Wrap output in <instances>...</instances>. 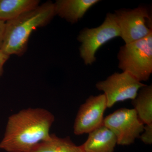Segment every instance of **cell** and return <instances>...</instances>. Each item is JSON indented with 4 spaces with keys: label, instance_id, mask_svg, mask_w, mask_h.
<instances>
[{
    "label": "cell",
    "instance_id": "2e32d148",
    "mask_svg": "<svg viewBox=\"0 0 152 152\" xmlns=\"http://www.w3.org/2000/svg\"><path fill=\"white\" fill-rule=\"evenodd\" d=\"M5 22L0 20V49L2 44L4 33Z\"/></svg>",
    "mask_w": 152,
    "mask_h": 152
},
{
    "label": "cell",
    "instance_id": "8fae6325",
    "mask_svg": "<svg viewBox=\"0 0 152 152\" xmlns=\"http://www.w3.org/2000/svg\"><path fill=\"white\" fill-rule=\"evenodd\" d=\"M28 152H84L81 145L77 146L69 137L61 138L50 134L48 139L41 142Z\"/></svg>",
    "mask_w": 152,
    "mask_h": 152
},
{
    "label": "cell",
    "instance_id": "7c38bea8",
    "mask_svg": "<svg viewBox=\"0 0 152 152\" xmlns=\"http://www.w3.org/2000/svg\"><path fill=\"white\" fill-rule=\"evenodd\" d=\"M38 0H0V20L7 22L39 5Z\"/></svg>",
    "mask_w": 152,
    "mask_h": 152
},
{
    "label": "cell",
    "instance_id": "3957f363",
    "mask_svg": "<svg viewBox=\"0 0 152 152\" xmlns=\"http://www.w3.org/2000/svg\"><path fill=\"white\" fill-rule=\"evenodd\" d=\"M118 67L139 81H147L152 73V33L146 37L125 44L118 55Z\"/></svg>",
    "mask_w": 152,
    "mask_h": 152
},
{
    "label": "cell",
    "instance_id": "6da1fadb",
    "mask_svg": "<svg viewBox=\"0 0 152 152\" xmlns=\"http://www.w3.org/2000/svg\"><path fill=\"white\" fill-rule=\"evenodd\" d=\"M55 121L53 114L45 109L28 108L9 117L0 149L8 152H28L48 139Z\"/></svg>",
    "mask_w": 152,
    "mask_h": 152
},
{
    "label": "cell",
    "instance_id": "4fadbf2b",
    "mask_svg": "<svg viewBox=\"0 0 152 152\" xmlns=\"http://www.w3.org/2000/svg\"><path fill=\"white\" fill-rule=\"evenodd\" d=\"M138 116L144 125L152 124V86L142 87L132 100Z\"/></svg>",
    "mask_w": 152,
    "mask_h": 152
},
{
    "label": "cell",
    "instance_id": "9c48e42d",
    "mask_svg": "<svg viewBox=\"0 0 152 152\" xmlns=\"http://www.w3.org/2000/svg\"><path fill=\"white\" fill-rule=\"evenodd\" d=\"M99 0H57L54 3L56 15L69 23H75Z\"/></svg>",
    "mask_w": 152,
    "mask_h": 152
},
{
    "label": "cell",
    "instance_id": "9a60e30c",
    "mask_svg": "<svg viewBox=\"0 0 152 152\" xmlns=\"http://www.w3.org/2000/svg\"><path fill=\"white\" fill-rule=\"evenodd\" d=\"M10 56L4 54L0 50V77L2 76L4 71V66L6 62L9 59Z\"/></svg>",
    "mask_w": 152,
    "mask_h": 152
},
{
    "label": "cell",
    "instance_id": "277c9868",
    "mask_svg": "<svg viewBox=\"0 0 152 152\" xmlns=\"http://www.w3.org/2000/svg\"><path fill=\"white\" fill-rule=\"evenodd\" d=\"M121 37L115 14L108 13L103 23L96 28H85L77 37L81 43V58L86 65H91L96 59V54L101 47L114 38Z\"/></svg>",
    "mask_w": 152,
    "mask_h": 152
},
{
    "label": "cell",
    "instance_id": "7a4b0ae2",
    "mask_svg": "<svg viewBox=\"0 0 152 152\" xmlns=\"http://www.w3.org/2000/svg\"><path fill=\"white\" fill-rule=\"evenodd\" d=\"M56 15L54 3L49 1L5 22L0 50L9 56H23L27 49L29 38L33 31L48 24Z\"/></svg>",
    "mask_w": 152,
    "mask_h": 152
},
{
    "label": "cell",
    "instance_id": "5b68a950",
    "mask_svg": "<svg viewBox=\"0 0 152 152\" xmlns=\"http://www.w3.org/2000/svg\"><path fill=\"white\" fill-rule=\"evenodd\" d=\"M114 14L119 28L120 37L125 44L141 39L152 34L151 15L146 7L120 9Z\"/></svg>",
    "mask_w": 152,
    "mask_h": 152
},
{
    "label": "cell",
    "instance_id": "ba28073f",
    "mask_svg": "<svg viewBox=\"0 0 152 152\" xmlns=\"http://www.w3.org/2000/svg\"><path fill=\"white\" fill-rule=\"evenodd\" d=\"M107 108L104 94L89 97L80 106L76 116L74 125L75 134H89L103 126L104 113Z\"/></svg>",
    "mask_w": 152,
    "mask_h": 152
},
{
    "label": "cell",
    "instance_id": "30bf717a",
    "mask_svg": "<svg viewBox=\"0 0 152 152\" xmlns=\"http://www.w3.org/2000/svg\"><path fill=\"white\" fill-rule=\"evenodd\" d=\"M116 145V136L103 125L89 133L86 141L81 146L84 152H114Z\"/></svg>",
    "mask_w": 152,
    "mask_h": 152
},
{
    "label": "cell",
    "instance_id": "5bb4252c",
    "mask_svg": "<svg viewBox=\"0 0 152 152\" xmlns=\"http://www.w3.org/2000/svg\"><path fill=\"white\" fill-rule=\"evenodd\" d=\"M142 134L140 136V139L146 145L152 143V124L145 125Z\"/></svg>",
    "mask_w": 152,
    "mask_h": 152
},
{
    "label": "cell",
    "instance_id": "52a82bcc",
    "mask_svg": "<svg viewBox=\"0 0 152 152\" xmlns=\"http://www.w3.org/2000/svg\"><path fill=\"white\" fill-rule=\"evenodd\" d=\"M146 85L127 72H116L105 80L98 82L96 88L103 92L107 100V108H111L120 102L134 99L139 90Z\"/></svg>",
    "mask_w": 152,
    "mask_h": 152
},
{
    "label": "cell",
    "instance_id": "8992f818",
    "mask_svg": "<svg viewBox=\"0 0 152 152\" xmlns=\"http://www.w3.org/2000/svg\"><path fill=\"white\" fill-rule=\"evenodd\" d=\"M103 125L116 136L117 145L123 146L134 143L145 126L134 109L126 108L118 109L107 116L104 118Z\"/></svg>",
    "mask_w": 152,
    "mask_h": 152
}]
</instances>
